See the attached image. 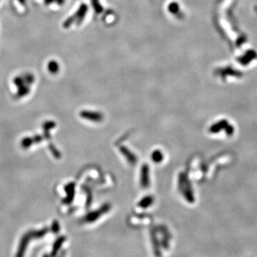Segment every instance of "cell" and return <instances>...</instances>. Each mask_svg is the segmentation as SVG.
<instances>
[{"label":"cell","instance_id":"8fae6325","mask_svg":"<svg viewBox=\"0 0 257 257\" xmlns=\"http://www.w3.org/2000/svg\"><path fill=\"white\" fill-rule=\"evenodd\" d=\"M55 126V124L53 122H46L45 124H44V131H48L49 129H52L53 127H54Z\"/></svg>","mask_w":257,"mask_h":257},{"label":"cell","instance_id":"30bf717a","mask_svg":"<svg viewBox=\"0 0 257 257\" xmlns=\"http://www.w3.org/2000/svg\"><path fill=\"white\" fill-rule=\"evenodd\" d=\"M64 241L63 238H60L59 239L57 240V242H55L54 245V248H53V251L54 252H57V251H58V249H59L60 247H61V243H62V242Z\"/></svg>","mask_w":257,"mask_h":257},{"label":"cell","instance_id":"8992f818","mask_svg":"<svg viewBox=\"0 0 257 257\" xmlns=\"http://www.w3.org/2000/svg\"><path fill=\"white\" fill-rule=\"evenodd\" d=\"M46 232H47V229H44L42 230H39V231H30V234L32 236V238H36L39 239L42 238V236L45 235Z\"/></svg>","mask_w":257,"mask_h":257},{"label":"cell","instance_id":"5b68a950","mask_svg":"<svg viewBox=\"0 0 257 257\" xmlns=\"http://www.w3.org/2000/svg\"><path fill=\"white\" fill-rule=\"evenodd\" d=\"M59 64L55 61H50L48 64V69L51 73L55 74L59 71Z\"/></svg>","mask_w":257,"mask_h":257},{"label":"cell","instance_id":"5bb4252c","mask_svg":"<svg viewBox=\"0 0 257 257\" xmlns=\"http://www.w3.org/2000/svg\"><path fill=\"white\" fill-rule=\"evenodd\" d=\"M33 139V142L34 143H39L40 142H42V139H43V137H41V136H36L34 137V138L32 139Z\"/></svg>","mask_w":257,"mask_h":257},{"label":"cell","instance_id":"3957f363","mask_svg":"<svg viewBox=\"0 0 257 257\" xmlns=\"http://www.w3.org/2000/svg\"><path fill=\"white\" fill-rule=\"evenodd\" d=\"M229 123L228 122L227 120L226 119H222L219 121V122H216L215 124H214L211 127L209 128V131L212 134H216L220 132V131H222V129H225L226 127Z\"/></svg>","mask_w":257,"mask_h":257},{"label":"cell","instance_id":"9c48e42d","mask_svg":"<svg viewBox=\"0 0 257 257\" xmlns=\"http://www.w3.org/2000/svg\"><path fill=\"white\" fill-rule=\"evenodd\" d=\"M224 130H225L226 134H227V135L231 136V135H233L234 132V127L232 126V125L229 124L227 126V127H226Z\"/></svg>","mask_w":257,"mask_h":257},{"label":"cell","instance_id":"4fadbf2b","mask_svg":"<svg viewBox=\"0 0 257 257\" xmlns=\"http://www.w3.org/2000/svg\"><path fill=\"white\" fill-rule=\"evenodd\" d=\"M50 149H51V151H53V153H54V155L56 157H59V151H58L57 149H55V147H54V146H52V145H50Z\"/></svg>","mask_w":257,"mask_h":257},{"label":"cell","instance_id":"6da1fadb","mask_svg":"<svg viewBox=\"0 0 257 257\" xmlns=\"http://www.w3.org/2000/svg\"><path fill=\"white\" fill-rule=\"evenodd\" d=\"M87 11V6L85 4H82L80 6L79 10L77 11L75 14H74L72 17H69L64 23V26H69L74 21H77V22H81L84 19V16H85Z\"/></svg>","mask_w":257,"mask_h":257},{"label":"cell","instance_id":"9a60e30c","mask_svg":"<svg viewBox=\"0 0 257 257\" xmlns=\"http://www.w3.org/2000/svg\"><path fill=\"white\" fill-rule=\"evenodd\" d=\"M52 230L54 232L59 231V224H58V222H54L52 226Z\"/></svg>","mask_w":257,"mask_h":257},{"label":"cell","instance_id":"7c38bea8","mask_svg":"<svg viewBox=\"0 0 257 257\" xmlns=\"http://www.w3.org/2000/svg\"><path fill=\"white\" fill-rule=\"evenodd\" d=\"M153 159L155 162H160V161H162V154L159 152L154 153Z\"/></svg>","mask_w":257,"mask_h":257},{"label":"cell","instance_id":"52a82bcc","mask_svg":"<svg viewBox=\"0 0 257 257\" xmlns=\"http://www.w3.org/2000/svg\"><path fill=\"white\" fill-rule=\"evenodd\" d=\"M33 143L34 142H33V139L32 138L26 137V138H24V139H22L21 144H22V147H23L24 149H27L33 144Z\"/></svg>","mask_w":257,"mask_h":257},{"label":"cell","instance_id":"277c9868","mask_svg":"<svg viewBox=\"0 0 257 257\" xmlns=\"http://www.w3.org/2000/svg\"><path fill=\"white\" fill-rule=\"evenodd\" d=\"M81 116L82 117L85 118V119H91V121H94V122H99V121H101L102 119V116L101 114L94 112V111H84L81 113Z\"/></svg>","mask_w":257,"mask_h":257},{"label":"cell","instance_id":"7a4b0ae2","mask_svg":"<svg viewBox=\"0 0 257 257\" xmlns=\"http://www.w3.org/2000/svg\"><path fill=\"white\" fill-rule=\"evenodd\" d=\"M32 238V236H31L30 232H28L24 234L23 237L22 238V240L20 241L19 249H18V253L17 255L18 256H22L24 255V252H25V250L26 249V247H27V245L29 242H30V239Z\"/></svg>","mask_w":257,"mask_h":257},{"label":"cell","instance_id":"2e32d148","mask_svg":"<svg viewBox=\"0 0 257 257\" xmlns=\"http://www.w3.org/2000/svg\"><path fill=\"white\" fill-rule=\"evenodd\" d=\"M151 199L149 198H149H147V199H144V200L143 201V202H142V207H145V204H146V203H147V205H148V204L149 205V204H150V202H151Z\"/></svg>","mask_w":257,"mask_h":257},{"label":"cell","instance_id":"ba28073f","mask_svg":"<svg viewBox=\"0 0 257 257\" xmlns=\"http://www.w3.org/2000/svg\"><path fill=\"white\" fill-rule=\"evenodd\" d=\"M179 9V4L176 2H173V3H171L169 6V10L171 13H173V14H176V13L178 12Z\"/></svg>","mask_w":257,"mask_h":257}]
</instances>
